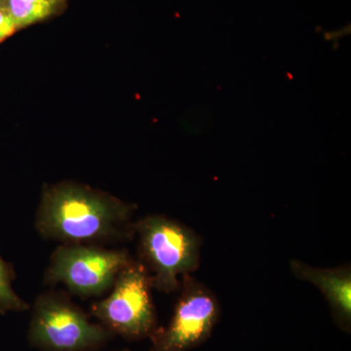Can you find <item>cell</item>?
<instances>
[{"label":"cell","mask_w":351,"mask_h":351,"mask_svg":"<svg viewBox=\"0 0 351 351\" xmlns=\"http://www.w3.org/2000/svg\"><path fill=\"white\" fill-rule=\"evenodd\" d=\"M152 290L147 269L134 258L120 270L108 297L92 304L90 314L114 336L149 339L159 327Z\"/></svg>","instance_id":"4"},{"label":"cell","mask_w":351,"mask_h":351,"mask_svg":"<svg viewBox=\"0 0 351 351\" xmlns=\"http://www.w3.org/2000/svg\"><path fill=\"white\" fill-rule=\"evenodd\" d=\"M19 29L6 6H0V43Z\"/></svg>","instance_id":"10"},{"label":"cell","mask_w":351,"mask_h":351,"mask_svg":"<svg viewBox=\"0 0 351 351\" xmlns=\"http://www.w3.org/2000/svg\"><path fill=\"white\" fill-rule=\"evenodd\" d=\"M16 272L12 263L0 256V313H22L29 311V304L25 302L13 289Z\"/></svg>","instance_id":"9"},{"label":"cell","mask_w":351,"mask_h":351,"mask_svg":"<svg viewBox=\"0 0 351 351\" xmlns=\"http://www.w3.org/2000/svg\"><path fill=\"white\" fill-rule=\"evenodd\" d=\"M25 1H53L58 2V3H60V2H61V0H25Z\"/></svg>","instance_id":"11"},{"label":"cell","mask_w":351,"mask_h":351,"mask_svg":"<svg viewBox=\"0 0 351 351\" xmlns=\"http://www.w3.org/2000/svg\"><path fill=\"white\" fill-rule=\"evenodd\" d=\"M100 323L90 321L84 311L62 291L38 295L29 327L32 346L41 351H94L114 338Z\"/></svg>","instance_id":"3"},{"label":"cell","mask_w":351,"mask_h":351,"mask_svg":"<svg viewBox=\"0 0 351 351\" xmlns=\"http://www.w3.org/2000/svg\"><path fill=\"white\" fill-rule=\"evenodd\" d=\"M134 260L125 248L59 244L51 255L44 284H62L69 295L82 299L107 294L120 270Z\"/></svg>","instance_id":"5"},{"label":"cell","mask_w":351,"mask_h":351,"mask_svg":"<svg viewBox=\"0 0 351 351\" xmlns=\"http://www.w3.org/2000/svg\"><path fill=\"white\" fill-rule=\"evenodd\" d=\"M117 351H131L129 348H123V350H117Z\"/></svg>","instance_id":"12"},{"label":"cell","mask_w":351,"mask_h":351,"mask_svg":"<svg viewBox=\"0 0 351 351\" xmlns=\"http://www.w3.org/2000/svg\"><path fill=\"white\" fill-rule=\"evenodd\" d=\"M2 1H3V0H0V4H1Z\"/></svg>","instance_id":"13"},{"label":"cell","mask_w":351,"mask_h":351,"mask_svg":"<svg viewBox=\"0 0 351 351\" xmlns=\"http://www.w3.org/2000/svg\"><path fill=\"white\" fill-rule=\"evenodd\" d=\"M137 205L87 184L63 181L43 186L34 226L59 244L108 246L131 241Z\"/></svg>","instance_id":"1"},{"label":"cell","mask_w":351,"mask_h":351,"mask_svg":"<svg viewBox=\"0 0 351 351\" xmlns=\"http://www.w3.org/2000/svg\"><path fill=\"white\" fill-rule=\"evenodd\" d=\"M58 5V2L53 1L7 0L6 8L20 29L49 17L55 12Z\"/></svg>","instance_id":"8"},{"label":"cell","mask_w":351,"mask_h":351,"mask_svg":"<svg viewBox=\"0 0 351 351\" xmlns=\"http://www.w3.org/2000/svg\"><path fill=\"white\" fill-rule=\"evenodd\" d=\"M138 262L151 277L152 288L164 294L179 291L181 279L199 267V235L177 219L147 215L134 223Z\"/></svg>","instance_id":"2"},{"label":"cell","mask_w":351,"mask_h":351,"mask_svg":"<svg viewBox=\"0 0 351 351\" xmlns=\"http://www.w3.org/2000/svg\"><path fill=\"white\" fill-rule=\"evenodd\" d=\"M293 276L319 289L329 304L332 318L341 331L351 329V267L348 265L332 269L313 267L299 260L290 262Z\"/></svg>","instance_id":"7"},{"label":"cell","mask_w":351,"mask_h":351,"mask_svg":"<svg viewBox=\"0 0 351 351\" xmlns=\"http://www.w3.org/2000/svg\"><path fill=\"white\" fill-rule=\"evenodd\" d=\"M179 290L170 322L152 335L149 351H191L205 343L218 324L221 306L211 289L186 274Z\"/></svg>","instance_id":"6"}]
</instances>
